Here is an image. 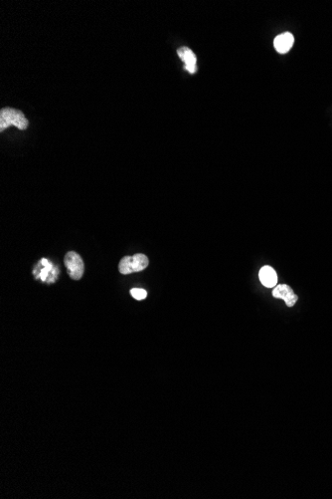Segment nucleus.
<instances>
[{
    "instance_id": "obj_1",
    "label": "nucleus",
    "mask_w": 332,
    "mask_h": 499,
    "mask_svg": "<svg viewBox=\"0 0 332 499\" xmlns=\"http://www.w3.org/2000/svg\"><path fill=\"white\" fill-rule=\"evenodd\" d=\"M15 126L20 130H25L28 127V121L24 114L16 109L12 108H4L0 111V131H4V129L9 126Z\"/></svg>"
},
{
    "instance_id": "obj_2",
    "label": "nucleus",
    "mask_w": 332,
    "mask_h": 499,
    "mask_svg": "<svg viewBox=\"0 0 332 499\" xmlns=\"http://www.w3.org/2000/svg\"><path fill=\"white\" fill-rule=\"evenodd\" d=\"M149 258L144 254H135L133 256L124 257L120 265L119 270L122 274H130L133 272H139L149 266Z\"/></svg>"
},
{
    "instance_id": "obj_3",
    "label": "nucleus",
    "mask_w": 332,
    "mask_h": 499,
    "mask_svg": "<svg viewBox=\"0 0 332 499\" xmlns=\"http://www.w3.org/2000/svg\"><path fill=\"white\" fill-rule=\"evenodd\" d=\"M64 262L68 269V274L72 279L79 280L82 278L85 271V265L82 257L78 254L77 252L74 251L68 252L65 256Z\"/></svg>"
},
{
    "instance_id": "obj_4",
    "label": "nucleus",
    "mask_w": 332,
    "mask_h": 499,
    "mask_svg": "<svg viewBox=\"0 0 332 499\" xmlns=\"http://www.w3.org/2000/svg\"><path fill=\"white\" fill-rule=\"evenodd\" d=\"M273 296L285 302L287 307H292L298 302L299 297L296 295L291 287L286 284H279L273 290Z\"/></svg>"
},
{
    "instance_id": "obj_5",
    "label": "nucleus",
    "mask_w": 332,
    "mask_h": 499,
    "mask_svg": "<svg viewBox=\"0 0 332 499\" xmlns=\"http://www.w3.org/2000/svg\"><path fill=\"white\" fill-rule=\"evenodd\" d=\"M259 278L262 284L268 288H275L278 284V275L271 266H264L259 272Z\"/></svg>"
},
{
    "instance_id": "obj_6",
    "label": "nucleus",
    "mask_w": 332,
    "mask_h": 499,
    "mask_svg": "<svg viewBox=\"0 0 332 499\" xmlns=\"http://www.w3.org/2000/svg\"><path fill=\"white\" fill-rule=\"evenodd\" d=\"M177 54H178L180 59L185 63V69L191 74L196 73V71H197V67H196L197 58H196L193 51L191 49H189L188 47H181L177 50Z\"/></svg>"
},
{
    "instance_id": "obj_7",
    "label": "nucleus",
    "mask_w": 332,
    "mask_h": 499,
    "mask_svg": "<svg viewBox=\"0 0 332 499\" xmlns=\"http://www.w3.org/2000/svg\"><path fill=\"white\" fill-rule=\"evenodd\" d=\"M293 43H294V37L289 32L282 33L281 35L277 36L274 40L275 49L281 54L288 52L290 48L293 46Z\"/></svg>"
},
{
    "instance_id": "obj_8",
    "label": "nucleus",
    "mask_w": 332,
    "mask_h": 499,
    "mask_svg": "<svg viewBox=\"0 0 332 499\" xmlns=\"http://www.w3.org/2000/svg\"><path fill=\"white\" fill-rule=\"evenodd\" d=\"M130 294L136 300H143L147 296V292L145 290L140 289V288H133V289L130 290Z\"/></svg>"
}]
</instances>
